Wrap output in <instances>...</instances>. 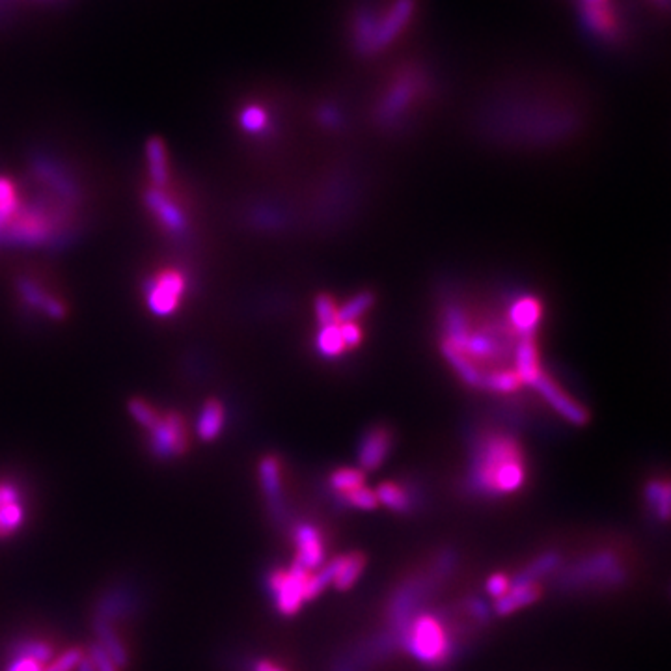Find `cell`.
<instances>
[{
    "label": "cell",
    "mask_w": 671,
    "mask_h": 671,
    "mask_svg": "<svg viewBox=\"0 0 671 671\" xmlns=\"http://www.w3.org/2000/svg\"><path fill=\"white\" fill-rule=\"evenodd\" d=\"M331 485L336 493L346 495L353 488L364 485V472L358 468H339L331 476Z\"/></svg>",
    "instance_id": "cell-29"
},
{
    "label": "cell",
    "mask_w": 671,
    "mask_h": 671,
    "mask_svg": "<svg viewBox=\"0 0 671 671\" xmlns=\"http://www.w3.org/2000/svg\"><path fill=\"white\" fill-rule=\"evenodd\" d=\"M645 498L662 520L669 517V485L666 481H651L645 487Z\"/></svg>",
    "instance_id": "cell-27"
},
{
    "label": "cell",
    "mask_w": 671,
    "mask_h": 671,
    "mask_svg": "<svg viewBox=\"0 0 671 671\" xmlns=\"http://www.w3.org/2000/svg\"><path fill=\"white\" fill-rule=\"evenodd\" d=\"M20 502V488L12 483H0V505Z\"/></svg>",
    "instance_id": "cell-39"
},
{
    "label": "cell",
    "mask_w": 671,
    "mask_h": 671,
    "mask_svg": "<svg viewBox=\"0 0 671 671\" xmlns=\"http://www.w3.org/2000/svg\"><path fill=\"white\" fill-rule=\"evenodd\" d=\"M15 655H21V657H28V659H34L38 660L40 664H47L52 660L54 657V649L51 644L47 642H40V640H32V642H23L17 645L15 649Z\"/></svg>",
    "instance_id": "cell-30"
},
{
    "label": "cell",
    "mask_w": 671,
    "mask_h": 671,
    "mask_svg": "<svg viewBox=\"0 0 671 671\" xmlns=\"http://www.w3.org/2000/svg\"><path fill=\"white\" fill-rule=\"evenodd\" d=\"M339 331L347 349L356 347L362 341V326L358 323H339Z\"/></svg>",
    "instance_id": "cell-37"
},
{
    "label": "cell",
    "mask_w": 671,
    "mask_h": 671,
    "mask_svg": "<svg viewBox=\"0 0 671 671\" xmlns=\"http://www.w3.org/2000/svg\"><path fill=\"white\" fill-rule=\"evenodd\" d=\"M94 630L98 636V644L106 651V655L114 660L118 667H125L127 664H129V652H127L125 645L121 644L120 636L111 623L101 618H96Z\"/></svg>",
    "instance_id": "cell-16"
},
{
    "label": "cell",
    "mask_w": 671,
    "mask_h": 671,
    "mask_svg": "<svg viewBox=\"0 0 671 671\" xmlns=\"http://www.w3.org/2000/svg\"><path fill=\"white\" fill-rule=\"evenodd\" d=\"M226 424V410L219 399H209L204 403L196 420V434L199 441H215L222 433Z\"/></svg>",
    "instance_id": "cell-14"
},
{
    "label": "cell",
    "mask_w": 671,
    "mask_h": 671,
    "mask_svg": "<svg viewBox=\"0 0 671 671\" xmlns=\"http://www.w3.org/2000/svg\"><path fill=\"white\" fill-rule=\"evenodd\" d=\"M17 292H20L21 300L32 308V310H38L49 317L60 319L66 314V308L59 297L51 295L45 287H42L38 282H34L30 278H21L17 282Z\"/></svg>",
    "instance_id": "cell-12"
},
{
    "label": "cell",
    "mask_w": 671,
    "mask_h": 671,
    "mask_svg": "<svg viewBox=\"0 0 671 671\" xmlns=\"http://www.w3.org/2000/svg\"><path fill=\"white\" fill-rule=\"evenodd\" d=\"M341 496H343V502H346L347 505L358 507V510H375V507L378 505L375 491H371V488H368L366 485L356 487V488H353V491L341 495Z\"/></svg>",
    "instance_id": "cell-33"
},
{
    "label": "cell",
    "mask_w": 671,
    "mask_h": 671,
    "mask_svg": "<svg viewBox=\"0 0 671 671\" xmlns=\"http://www.w3.org/2000/svg\"><path fill=\"white\" fill-rule=\"evenodd\" d=\"M414 88H416V84L409 79L394 84L392 92L385 99L383 106H380V116H383L388 121V120H395L399 114L405 113L407 108L410 106L412 98H414Z\"/></svg>",
    "instance_id": "cell-18"
},
{
    "label": "cell",
    "mask_w": 671,
    "mask_h": 671,
    "mask_svg": "<svg viewBox=\"0 0 671 671\" xmlns=\"http://www.w3.org/2000/svg\"><path fill=\"white\" fill-rule=\"evenodd\" d=\"M314 310H316V319H317L319 326L331 324V323H338V304L334 302L332 297L319 295L316 299Z\"/></svg>",
    "instance_id": "cell-34"
},
{
    "label": "cell",
    "mask_w": 671,
    "mask_h": 671,
    "mask_svg": "<svg viewBox=\"0 0 671 671\" xmlns=\"http://www.w3.org/2000/svg\"><path fill=\"white\" fill-rule=\"evenodd\" d=\"M522 386L520 378L513 368H505V370H496L493 373H488L481 380V388L495 392V394H513Z\"/></svg>",
    "instance_id": "cell-22"
},
{
    "label": "cell",
    "mask_w": 671,
    "mask_h": 671,
    "mask_svg": "<svg viewBox=\"0 0 671 671\" xmlns=\"http://www.w3.org/2000/svg\"><path fill=\"white\" fill-rule=\"evenodd\" d=\"M129 412L135 418V422L142 425L144 429H152L160 416L155 410V407L150 405L148 402H144V399H133V402L129 403Z\"/></svg>",
    "instance_id": "cell-31"
},
{
    "label": "cell",
    "mask_w": 671,
    "mask_h": 671,
    "mask_svg": "<svg viewBox=\"0 0 671 671\" xmlns=\"http://www.w3.org/2000/svg\"><path fill=\"white\" fill-rule=\"evenodd\" d=\"M295 564L308 573L317 571L324 564V542L319 530L312 524H299L295 528Z\"/></svg>",
    "instance_id": "cell-9"
},
{
    "label": "cell",
    "mask_w": 671,
    "mask_h": 671,
    "mask_svg": "<svg viewBox=\"0 0 671 671\" xmlns=\"http://www.w3.org/2000/svg\"><path fill=\"white\" fill-rule=\"evenodd\" d=\"M20 194H17L15 183L8 177H0V221L4 224L15 215V211L20 209Z\"/></svg>",
    "instance_id": "cell-28"
},
{
    "label": "cell",
    "mask_w": 671,
    "mask_h": 671,
    "mask_svg": "<svg viewBox=\"0 0 671 671\" xmlns=\"http://www.w3.org/2000/svg\"><path fill=\"white\" fill-rule=\"evenodd\" d=\"M148 167H150V177L152 183L157 189H165L170 179V170H168V155L165 142L160 138H152L148 142Z\"/></svg>",
    "instance_id": "cell-17"
},
{
    "label": "cell",
    "mask_w": 671,
    "mask_h": 671,
    "mask_svg": "<svg viewBox=\"0 0 671 671\" xmlns=\"http://www.w3.org/2000/svg\"><path fill=\"white\" fill-rule=\"evenodd\" d=\"M310 574L312 573H308L300 566L293 564L287 571L278 569L269 576L270 593L275 595L277 610L282 615H295L304 605V601H308L306 588Z\"/></svg>",
    "instance_id": "cell-4"
},
{
    "label": "cell",
    "mask_w": 671,
    "mask_h": 671,
    "mask_svg": "<svg viewBox=\"0 0 671 671\" xmlns=\"http://www.w3.org/2000/svg\"><path fill=\"white\" fill-rule=\"evenodd\" d=\"M541 317H542V306H541L539 299L524 295V297L515 299L510 304V312H507V324H510V329L515 334L520 336V339L522 338H534L537 329H539Z\"/></svg>",
    "instance_id": "cell-10"
},
{
    "label": "cell",
    "mask_w": 671,
    "mask_h": 671,
    "mask_svg": "<svg viewBox=\"0 0 671 671\" xmlns=\"http://www.w3.org/2000/svg\"><path fill=\"white\" fill-rule=\"evenodd\" d=\"M6 671H43V664H40L38 660H34V659H28V657L15 655L12 659V662L8 664Z\"/></svg>",
    "instance_id": "cell-38"
},
{
    "label": "cell",
    "mask_w": 671,
    "mask_h": 671,
    "mask_svg": "<svg viewBox=\"0 0 671 671\" xmlns=\"http://www.w3.org/2000/svg\"><path fill=\"white\" fill-rule=\"evenodd\" d=\"M82 657H84V651L81 647L66 649L57 659H52L49 666L43 667V671H75Z\"/></svg>",
    "instance_id": "cell-32"
},
{
    "label": "cell",
    "mask_w": 671,
    "mask_h": 671,
    "mask_svg": "<svg viewBox=\"0 0 671 671\" xmlns=\"http://www.w3.org/2000/svg\"><path fill=\"white\" fill-rule=\"evenodd\" d=\"M146 206L153 213L157 222L165 228V231H168L170 235H176V238H181V235L187 233L189 230L187 213L177 204L176 198L165 192V189L150 187V191L146 192Z\"/></svg>",
    "instance_id": "cell-7"
},
{
    "label": "cell",
    "mask_w": 671,
    "mask_h": 671,
    "mask_svg": "<svg viewBox=\"0 0 671 671\" xmlns=\"http://www.w3.org/2000/svg\"><path fill=\"white\" fill-rule=\"evenodd\" d=\"M364 566L366 561L364 558H362L360 554H349V556H341V561H339V567H338V573H336V578H334V586L338 589H349L358 576L362 574V571H364Z\"/></svg>",
    "instance_id": "cell-23"
},
{
    "label": "cell",
    "mask_w": 671,
    "mask_h": 671,
    "mask_svg": "<svg viewBox=\"0 0 671 671\" xmlns=\"http://www.w3.org/2000/svg\"><path fill=\"white\" fill-rule=\"evenodd\" d=\"M25 510L20 502L0 505V537H8L21 528Z\"/></svg>",
    "instance_id": "cell-26"
},
{
    "label": "cell",
    "mask_w": 671,
    "mask_h": 671,
    "mask_svg": "<svg viewBox=\"0 0 671 671\" xmlns=\"http://www.w3.org/2000/svg\"><path fill=\"white\" fill-rule=\"evenodd\" d=\"M187 284L183 270L176 267L157 270L146 284V302L150 312L160 317L176 314L185 297Z\"/></svg>",
    "instance_id": "cell-3"
},
{
    "label": "cell",
    "mask_w": 671,
    "mask_h": 671,
    "mask_svg": "<svg viewBox=\"0 0 671 671\" xmlns=\"http://www.w3.org/2000/svg\"><path fill=\"white\" fill-rule=\"evenodd\" d=\"M254 671H285V669H282L280 666L269 662V660H260L256 664V667H254Z\"/></svg>",
    "instance_id": "cell-41"
},
{
    "label": "cell",
    "mask_w": 671,
    "mask_h": 671,
    "mask_svg": "<svg viewBox=\"0 0 671 671\" xmlns=\"http://www.w3.org/2000/svg\"><path fill=\"white\" fill-rule=\"evenodd\" d=\"M261 491L269 502L270 511L277 519L284 517V493H282V470L277 457H263L258 468Z\"/></svg>",
    "instance_id": "cell-13"
},
{
    "label": "cell",
    "mask_w": 671,
    "mask_h": 671,
    "mask_svg": "<svg viewBox=\"0 0 671 671\" xmlns=\"http://www.w3.org/2000/svg\"><path fill=\"white\" fill-rule=\"evenodd\" d=\"M150 431V449L159 459H172L187 449V427L177 412L160 414Z\"/></svg>",
    "instance_id": "cell-5"
},
{
    "label": "cell",
    "mask_w": 671,
    "mask_h": 671,
    "mask_svg": "<svg viewBox=\"0 0 671 671\" xmlns=\"http://www.w3.org/2000/svg\"><path fill=\"white\" fill-rule=\"evenodd\" d=\"M375 297L370 292L356 293L355 297L347 299L343 306H338V323H358V319L370 312Z\"/></svg>",
    "instance_id": "cell-24"
},
{
    "label": "cell",
    "mask_w": 671,
    "mask_h": 671,
    "mask_svg": "<svg viewBox=\"0 0 671 671\" xmlns=\"http://www.w3.org/2000/svg\"><path fill=\"white\" fill-rule=\"evenodd\" d=\"M75 671H96L94 669V666H92V662H90V659L84 655L82 657V660L79 662V666L75 667Z\"/></svg>",
    "instance_id": "cell-42"
},
{
    "label": "cell",
    "mask_w": 671,
    "mask_h": 671,
    "mask_svg": "<svg viewBox=\"0 0 671 671\" xmlns=\"http://www.w3.org/2000/svg\"><path fill=\"white\" fill-rule=\"evenodd\" d=\"M392 449V433L386 427L370 429L358 446V464L362 470H377Z\"/></svg>",
    "instance_id": "cell-11"
},
{
    "label": "cell",
    "mask_w": 671,
    "mask_h": 671,
    "mask_svg": "<svg viewBox=\"0 0 671 671\" xmlns=\"http://www.w3.org/2000/svg\"><path fill=\"white\" fill-rule=\"evenodd\" d=\"M86 657L90 659V662H92L96 671H120V667L114 664V660L106 655V651L98 642L90 645Z\"/></svg>",
    "instance_id": "cell-35"
},
{
    "label": "cell",
    "mask_w": 671,
    "mask_h": 671,
    "mask_svg": "<svg viewBox=\"0 0 671 671\" xmlns=\"http://www.w3.org/2000/svg\"><path fill=\"white\" fill-rule=\"evenodd\" d=\"M510 588H511V580H510V576H505V574H502V573L493 574L491 578L487 580V593L491 595V597H495V598L503 597L507 591H510Z\"/></svg>",
    "instance_id": "cell-36"
},
{
    "label": "cell",
    "mask_w": 671,
    "mask_h": 671,
    "mask_svg": "<svg viewBox=\"0 0 671 671\" xmlns=\"http://www.w3.org/2000/svg\"><path fill=\"white\" fill-rule=\"evenodd\" d=\"M316 349L323 358H338L347 351L343 343L339 323H331L319 326V332L316 336Z\"/></svg>",
    "instance_id": "cell-19"
},
{
    "label": "cell",
    "mask_w": 671,
    "mask_h": 671,
    "mask_svg": "<svg viewBox=\"0 0 671 671\" xmlns=\"http://www.w3.org/2000/svg\"><path fill=\"white\" fill-rule=\"evenodd\" d=\"M558 566H559V556L556 552L542 554L535 561H532V564L520 573L517 580H520V582H537L539 578L550 574Z\"/></svg>",
    "instance_id": "cell-25"
},
{
    "label": "cell",
    "mask_w": 671,
    "mask_h": 671,
    "mask_svg": "<svg viewBox=\"0 0 671 671\" xmlns=\"http://www.w3.org/2000/svg\"><path fill=\"white\" fill-rule=\"evenodd\" d=\"M239 125L248 135L265 137L267 131H270V114L267 113L265 106L258 103H250L241 108Z\"/></svg>",
    "instance_id": "cell-20"
},
{
    "label": "cell",
    "mask_w": 671,
    "mask_h": 671,
    "mask_svg": "<svg viewBox=\"0 0 671 671\" xmlns=\"http://www.w3.org/2000/svg\"><path fill=\"white\" fill-rule=\"evenodd\" d=\"M405 628V642L414 659L431 666L448 660L451 652L448 630L434 615H418L410 627Z\"/></svg>",
    "instance_id": "cell-2"
},
{
    "label": "cell",
    "mask_w": 671,
    "mask_h": 671,
    "mask_svg": "<svg viewBox=\"0 0 671 671\" xmlns=\"http://www.w3.org/2000/svg\"><path fill=\"white\" fill-rule=\"evenodd\" d=\"M539 595H541V589L537 582H520V580H517V582H511L510 591H507L503 597L496 598L495 610L498 615L513 613L519 608L535 603Z\"/></svg>",
    "instance_id": "cell-15"
},
{
    "label": "cell",
    "mask_w": 671,
    "mask_h": 671,
    "mask_svg": "<svg viewBox=\"0 0 671 671\" xmlns=\"http://www.w3.org/2000/svg\"><path fill=\"white\" fill-rule=\"evenodd\" d=\"M470 480H472L480 493H517L526 480L520 446L511 437H507V434H487L478 444Z\"/></svg>",
    "instance_id": "cell-1"
},
{
    "label": "cell",
    "mask_w": 671,
    "mask_h": 671,
    "mask_svg": "<svg viewBox=\"0 0 671 671\" xmlns=\"http://www.w3.org/2000/svg\"><path fill=\"white\" fill-rule=\"evenodd\" d=\"M470 612H472L474 615H476V618L478 620H481V621H485V620H488V615H491V613H488V610H487V606L481 603V601H474L472 605H470Z\"/></svg>",
    "instance_id": "cell-40"
},
{
    "label": "cell",
    "mask_w": 671,
    "mask_h": 671,
    "mask_svg": "<svg viewBox=\"0 0 671 671\" xmlns=\"http://www.w3.org/2000/svg\"><path fill=\"white\" fill-rule=\"evenodd\" d=\"M375 496H377V502L383 503L385 507H388V510L392 511H397V513H405L410 510V495L405 491V488L402 485L397 483H380L377 487L375 491Z\"/></svg>",
    "instance_id": "cell-21"
},
{
    "label": "cell",
    "mask_w": 671,
    "mask_h": 671,
    "mask_svg": "<svg viewBox=\"0 0 671 671\" xmlns=\"http://www.w3.org/2000/svg\"><path fill=\"white\" fill-rule=\"evenodd\" d=\"M566 580L573 584H620L625 580V571L612 554H598L573 567Z\"/></svg>",
    "instance_id": "cell-6"
},
{
    "label": "cell",
    "mask_w": 671,
    "mask_h": 671,
    "mask_svg": "<svg viewBox=\"0 0 671 671\" xmlns=\"http://www.w3.org/2000/svg\"><path fill=\"white\" fill-rule=\"evenodd\" d=\"M539 392V395L567 422L573 425H584L588 424V412L580 405L576 399H573L564 388H561L554 378H550L547 373H542L532 386Z\"/></svg>",
    "instance_id": "cell-8"
}]
</instances>
